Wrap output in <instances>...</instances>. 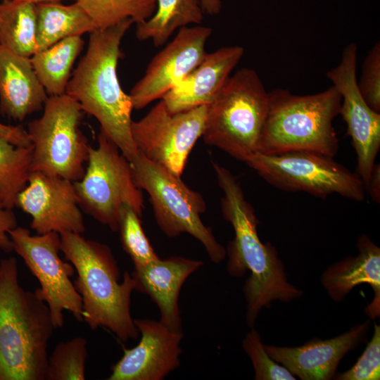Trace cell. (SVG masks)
<instances>
[{
    "mask_svg": "<svg viewBox=\"0 0 380 380\" xmlns=\"http://www.w3.org/2000/svg\"><path fill=\"white\" fill-rule=\"evenodd\" d=\"M223 196L222 213L234 231L227 246V270L230 276L246 280L243 293L246 302V322L250 327L263 308H270L274 300L289 303L299 298L303 291L289 283L285 266L274 246L262 243L258 236V220L251 204L246 199L236 178L227 168L212 163Z\"/></svg>",
    "mask_w": 380,
    "mask_h": 380,
    "instance_id": "6da1fadb",
    "label": "cell"
},
{
    "mask_svg": "<svg viewBox=\"0 0 380 380\" xmlns=\"http://www.w3.org/2000/svg\"><path fill=\"white\" fill-rule=\"evenodd\" d=\"M125 20L90 33L87 50L74 70L65 94L94 116L101 129L130 160L138 152L131 134L133 110L117 74L122 39L132 24Z\"/></svg>",
    "mask_w": 380,
    "mask_h": 380,
    "instance_id": "7a4b0ae2",
    "label": "cell"
},
{
    "mask_svg": "<svg viewBox=\"0 0 380 380\" xmlns=\"http://www.w3.org/2000/svg\"><path fill=\"white\" fill-rule=\"evenodd\" d=\"M55 329L46 303L19 283L15 258L0 261V380H45Z\"/></svg>",
    "mask_w": 380,
    "mask_h": 380,
    "instance_id": "3957f363",
    "label": "cell"
},
{
    "mask_svg": "<svg viewBox=\"0 0 380 380\" xmlns=\"http://www.w3.org/2000/svg\"><path fill=\"white\" fill-rule=\"evenodd\" d=\"M81 234L60 236L61 251L77 274L73 284L81 296L83 320L92 330L106 328L122 341L137 338L139 331L130 313L134 279L125 272L120 283V270L110 248Z\"/></svg>",
    "mask_w": 380,
    "mask_h": 380,
    "instance_id": "277c9868",
    "label": "cell"
},
{
    "mask_svg": "<svg viewBox=\"0 0 380 380\" xmlns=\"http://www.w3.org/2000/svg\"><path fill=\"white\" fill-rule=\"evenodd\" d=\"M268 97L258 152L305 151L331 157L337 153L339 143L333 121L339 115L341 97L334 86L307 95L277 88L268 92Z\"/></svg>",
    "mask_w": 380,
    "mask_h": 380,
    "instance_id": "5b68a950",
    "label": "cell"
},
{
    "mask_svg": "<svg viewBox=\"0 0 380 380\" xmlns=\"http://www.w3.org/2000/svg\"><path fill=\"white\" fill-rule=\"evenodd\" d=\"M268 101V91L257 72L238 70L207 105L205 143L245 163L258 151Z\"/></svg>",
    "mask_w": 380,
    "mask_h": 380,
    "instance_id": "8992f818",
    "label": "cell"
},
{
    "mask_svg": "<svg viewBox=\"0 0 380 380\" xmlns=\"http://www.w3.org/2000/svg\"><path fill=\"white\" fill-rule=\"evenodd\" d=\"M129 162L136 184L149 195L156 222L162 232L168 237L189 234L203 244L213 262H222L227 255L226 249L200 217L206 210L202 195L189 189L180 177L139 152Z\"/></svg>",
    "mask_w": 380,
    "mask_h": 380,
    "instance_id": "52a82bcc",
    "label": "cell"
},
{
    "mask_svg": "<svg viewBox=\"0 0 380 380\" xmlns=\"http://www.w3.org/2000/svg\"><path fill=\"white\" fill-rule=\"evenodd\" d=\"M84 113L80 103L66 94L48 97L42 115L27 124L32 172L72 182L82 177L91 148L80 128Z\"/></svg>",
    "mask_w": 380,
    "mask_h": 380,
    "instance_id": "ba28073f",
    "label": "cell"
},
{
    "mask_svg": "<svg viewBox=\"0 0 380 380\" xmlns=\"http://www.w3.org/2000/svg\"><path fill=\"white\" fill-rule=\"evenodd\" d=\"M82 177L74 183L80 208L112 231H118L120 212L125 204L141 217V189L134 179L129 160L101 130L98 146L91 147Z\"/></svg>",
    "mask_w": 380,
    "mask_h": 380,
    "instance_id": "9c48e42d",
    "label": "cell"
},
{
    "mask_svg": "<svg viewBox=\"0 0 380 380\" xmlns=\"http://www.w3.org/2000/svg\"><path fill=\"white\" fill-rule=\"evenodd\" d=\"M245 163L283 191H303L322 198L338 194L359 202L365 199L366 189L360 177L331 156L305 151L256 152Z\"/></svg>",
    "mask_w": 380,
    "mask_h": 380,
    "instance_id": "30bf717a",
    "label": "cell"
},
{
    "mask_svg": "<svg viewBox=\"0 0 380 380\" xmlns=\"http://www.w3.org/2000/svg\"><path fill=\"white\" fill-rule=\"evenodd\" d=\"M9 236L13 251L39 282L40 287L34 292L49 307L55 329L63 326L64 310L71 312L77 321H82L81 296L70 280L75 270L59 255L60 234L32 235L28 229L16 227L9 232Z\"/></svg>",
    "mask_w": 380,
    "mask_h": 380,
    "instance_id": "8fae6325",
    "label": "cell"
},
{
    "mask_svg": "<svg viewBox=\"0 0 380 380\" xmlns=\"http://www.w3.org/2000/svg\"><path fill=\"white\" fill-rule=\"evenodd\" d=\"M207 106L171 113L161 99L138 121L131 134L139 153L180 177L197 140L202 137Z\"/></svg>",
    "mask_w": 380,
    "mask_h": 380,
    "instance_id": "7c38bea8",
    "label": "cell"
},
{
    "mask_svg": "<svg viewBox=\"0 0 380 380\" xmlns=\"http://www.w3.org/2000/svg\"><path fill=\"white\" fill-rule=\"evenodd\" d=\"M356 44H347L337 66L326 75L341 97L339 115L347 126L357 155V173L365 189L380 148V113L372 110L362 98L357 86Z\"/></svg>",
    "mask_w": 380,
    "mask_h": 380,
    "instance_id": "4fadbf2b",
    "label": "cell"
},
{
    "mask_svg": "<svg viewBox=\"0 0 380 380\" xmlns=\"http://www.w3.org/2000/svg\"><path fill=\"white\" fill-rule=\"evenodd\" d=\"M208 27H183L175 38L148 65L143 77L132 88L133 109L140 110L162 97L201 61L212 34Z\"/></svg>",
    "mask_w": 380,
    "mask_h": 380,
    "instance_id": "5bb4252c",
    "label": "cell"
},
{
    "mask_svg": "<svg viewBox=\"0 0 380 380\" xmlns=\"http://www.w3.org/2000/svg\"><path fill=\"white\" fill-rule=\"evenodd\" d=\"M16 207L30 215V227L37 234H82L85 230L74 183L65 178L32 172Z\"/></svg>",
    "mask_w": 380,
    "mask_h": 380,
    "instance_id": "9a60e30c",
    "label": "cell"
},
{
    "mask_svg": "<svg viewBox=\"0 0 380 380\" xmlns=\"http://www.w3.org/2000/svg\"><path fill=\"white\" fill-rule=\"evenodd\" d=\"M141 334L139 343L125 348L109 380H161L179 365L182 331L170 329L160 321L134 319Z\"/></svg>",
    "mask_w": 380,
    "mask_h": 380,
    "instance_id": "2e32d148",
    "label": "cell"
},
{
    "mask_svg": "<svg viewBox=\"0 0 380 380\" xmlns=\"http://www.w3.org/2000/svg\"><path fill=\"white\" fill-rule=\"evenodd\" d=\"M370 325L369 319L331 338H313L297 347L264 344V348L275 362L301 380H329L343 357L367 341Z\"/></svg>",
    "mask_w": 380,
    "mask_h": 380,
    "instance_id": "e0dca14e",
    "label": "cell"
},
{
    "mask_svg": "<svg viewBox=\"0 0 380 380\" xmlns=\"http://www.w3.org/2000/svg\"><path fill=\"white\" fill-rule=\"evenodd\" d=\"M244 54L241 46H222L206 53L201 61L161 99L171 113L208 105Z\"/></svg>",
    "mask_w": 380,
    "mask_h": 380,
    "instance_id": "ac0fdd59",
    "label": "cell"
},
{
    "mask_svg": "<svg viewBox=\"0 0 380 380\" xmlns=\"http://www.w3.org/2000/svg\"><path fill=\"white\" fill-rule=\"evenodd\" d=\"M202 265L199 260L174 256L134 267L135 290L151 297L159 308L160 322L172 331H182L178 304L181 288Z\"/></svg>",
    "mask_w": 380,
    "mask_h": 380,
    "instance_id": "d6986e66",
    "label": "cell"
},
{
    "mask_svg": "<svg viewBox=\"0 0 380 380\" xmlns=\"http://www.w3.org/2000/svg\"><path fill=\"white\" fill-rule=\"evenodd\" d=\"M357 248L356 256H348L329 266L322 272L320 283L336 302L343 301L358 285H369L374 296L365 312L374 321L380 315V248L367 235L358 237Z\"/></svg>",
    "mask_w": 380,
    "mask_h": 380,
    "instance_id": "ffe728a7",
    "label": "cell"
},
{
    "mask_svg": "<svg viewBox=\"0 0 380 380\" xmlns=\"http://www.w3.org/2000/svg\"><path fill=\"white\" fill-rule=\"evenodd\" d=\"M48 99L30 58L0 46V112L22 122Z\"/></svg>",
    "mask_w": 380,
    "mask_h": 380,
    "instance_id": "44dd1931",
    "label": "cell"
},
{
    "mask_svg": "<svg viewBox=\"0 0 380 380\" xmlns=\"http://www.w3.org/2000/svg\"><path fill=\"white\" fill-rule=\"evenodd\" d=\"M37 51L73 36L95 31L88 14L75 1L64 5L59 1L35 4Z\"/></svg>",
    "mask_w": 380,
    "mask_h": 380,
    "instance_id": "7402d4cb",
    "label": "cell"
},
{
    "mask_svg": "<svg viewBox=\"0 0 380 380\" xmlns=\"http://www.w3.org/2000/svg\"><path fill=\"white\" fill-rule=\"evenodd\" d=\"M83 46L81 36H73L30 57L34 72L49 96L65 94L72 66Z\"/></svg>",
    "mask_w": 380,
    "mask_h": 380,
    "instance_id": "603a6c76",
    "label": "cell"
},
{
    "mask_svg": "<svg viewBox=\"0 0 380 380\" xmlns=\"http://www.w3.org/2000/svg\"><path fill=\"white\" fill-rule=\"evenodd\" d=\"M203 20L200 0H156L153 15L137 24L136 37L141 41L151 39L156 46H160L177 29L200 25Z\"/></svg>",
    "mask_w": 380,
    "mask_h": 380,
    "instance_id": "cb8c5ba5",
    "label": "cell"
},
{
    "mask_svg": "<svg viewBox=\"0 0 380 380\" xmlns=\"http://www.w3.org/2000/svg\"><path fill=\"white\" fill-rule=\"evenodd\" d=\"M35 4L16 0L0 3V46L30 58L37 52Z\"/></svg>",
    "mask_w": 380,
    "mask_h": 380,
    "instance_id": "d4e9b609",
    "label": "cell"
},
{
    "mask_svg": "<svg viewBox=\"0 0 380 380\" xmlns=\"http://www.w3.org/2000/svg\"><path fill=\"white\" fill-rule=\"evenodd\" d=\"M32 146H16L0 137V203L13 209L32 172Z\"/></svg>",
    "mask_w": 380,
    "mask_h": 380,
    "instance_id": "484cf974",
    "label": "cell"
},
{
    "mask_svg": "<svg viewBox=\"0 0 380 380\" xmlns=\"http://www.w3.org/2000/svg\"><path fill=\"white\" fill-rule=\"evenodd\" d=\"M88 14L95 30H105L125 20L136 24L151 18L156 0H77Z\"/></svg>",
    "mask_w": 380,
    "mask_h": 380,
    "instance_id": "4316f807",
    "label": "cell"
},
{
    "mask_svg": "<svg viewBox=\"0 0 380 380\" xmlns=\"http://www.w3.org/2000/svg\"><path fill=\"white\" fill-rule=\"evenodd\" d=\"M87 346L81 336L58 343L48 358L45 380H84Z\"/></svg>",
    "mask_w": 380,
    "mask_h": 380,
    "instance_id": "83f0119b",
    "label": "cell"
},
{
    "mask_svg": "<svg viewBox=\"0 0 380 380\" xmlns=\"http://www.w3.org/2000/svg\"><path fill=\"white\" fill-rule=\"evenodd\" d=\"M139 217L129 205L122 206L118 231L122 248L131 258L134 267L144 265L159 258L144 232Z\"/></svg>",
    "mask_w": 380,
    "mask_h": 380,
    "instance_id": "f1b7e54d",
    "label": "cell"
},
{
    "mask_svg": "<svg viewBox=\"0 0 380 380\" xmlns=\"http://www.w3.org/2000/svg\"><path fill=\"white\" fill-rule=\"evenodd\" d=\"M243 348L250 357L256 380H295V376L275 362L266 352L259 332L251 328L243 338Z\"/></svg>",
    "mask_w": 380,
    "mask_h": 380,
    "instance_id": "f546056e",
    "label": "cell"
},
{
    "mask_svg": "<svg viewBox=\"0 0 380 380\" xmlns=\"http://www.w3.org/2000/svg\"><path fill=\"white\" fill-rule=\"evenodd\" d=\"M371 340L356 363L348 370L334 375L336 380H379L380 379V327L374 323Z\"/></svg>",
    "mask_w": 380,
    "mask_h": 380,
    "instance_id": "4dcf8cb0",
    "label": "cell"
},
{
    "mask_svg": "<svg viewBox=\"0 0 380 380\" xmlns=\"http://www.w3.org/2000/svg\"><path fill=\"white\" fill-rule=\"evenodd\" d=\"M357 86L367 104L374 111L380 113L379 42L375 43L364 59Z\"/></svg>",
    "mask_w": 380,
    "mask_h": 380,
    "instance_id": "1f68e13d",
    "label": "cell"
},
{
    "mask_svg": "<svg viewBox=\"0 0 380 380\" xmlns=\"http://www.w3.org/2000/svg\"><path fill=\"white\" fill-rule=\"evenodd\" d=\"M16 227L17 219L13 209L6 208L0 203V250L6 253L13 251L9 232Z\"/></svg>",
    "mask_w": 380,
    "mask_h": 380,
    "instance_id": "d6a6232c",
    "label": "cell"
},
{
    "mask_svg": "<svg viewBox=\"0 0 380 380\" xmlns=\"http://www.w3.org/2000/svg\"><path fill=\"white\" fill-rule=\"evenodd\" d=\"M0 137L20 146H31L29 135L22 126H13L0 122Z\"/></svg>",
    "mask_w": 380,
    "mask_h": 380,
    "instance_id": "836d02e7",
    "label": "cell"
},
{
    "mask_svg": "<svg viewBox=\"0 0 380 380\" xmlns=\"http://www.w3.org/2000/svg\"><path fill=\"white\" fill-rule=\"evenodd\" d=\"M366 190L376 203L380 202V166L375 163L372 171Z\"/></svg>",
    "mask_w": 380,
    "mask_h": 380,
    "instance_id": "e575fe53",
    "label": "cell"
},
{
    "mask_svg": "<svg viewBox=\"0 0 380 380\" xmlns=\"http://www.w3.org/2000/svg\"><path fill=\"white\" fill-rule=\"evenodd\" d=\"M203 12L208 15H217L222 10L220 0H200Z\"/></svg>",
    "mask_w": 380,
    "mask_h": 380,
    "instance_id": "d590c367",
    "label": "cell"
},
{
    "mask_svg": "<svg viewBox=\"0 0 380 380\" xmlns=\"http://www.w3.org/2000/svg\"><path fill=\"white\" fill-rule=\"evenodd\" d=\"M16 1H26V2L33 3V4H37V3L47 2V1H59L61 0H16ZM72 1H77V0H72Z\"/></svg>",
    "mask_w": 380,
    "mask_h": 380,
    "instance_id": "8d00e7d4",
    "label": "cell"
}]
</instances>
